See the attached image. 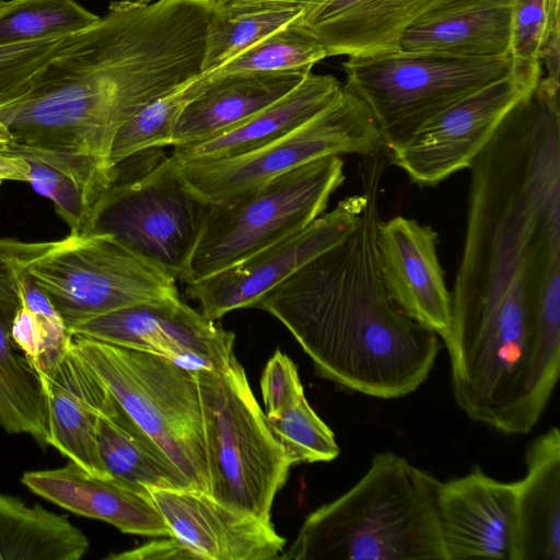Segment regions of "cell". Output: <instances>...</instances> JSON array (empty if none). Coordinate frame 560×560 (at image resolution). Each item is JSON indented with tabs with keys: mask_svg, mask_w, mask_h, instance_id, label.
Instances as JSON below:
<instances>
[{
	"mask_svg": "<svg viewBox=\"0 0 560 560\" xmlns=\"http://www.w3.org/2000/svg\"><path fill=\"white\" fill-rule=\"evenodd\" d=\"M559 93L537 86L472 161L444 340L457 406L492 423L547 401L560 372Z\"/></svg>",
	"mask_w": 560,
	"mask_h": 560,
	"instance_id": "6da1fadb",
	"label": "cell"
},
{
	"mask_svg": "<svg viewBox=\"0 0 560 560\" xmlns=\"http://www.w3.org/2000/svg\"><path fill=\"white\" fill-rule=\"evenodd\" d=\"M217 1L118 0L68 35L28 90L0 106L13 148L70 178L90 210L114 184L110 149L145 105L201 73Z\"/></svg>",
	"mask_w": 560,
	"mask_h": 560,
	"instance_id": "7a4b0ae2",
	"label": "cell"
},
{
	"mask_svg": "<svg viewBox=\"0 0 560 560\" xmlns=\"http://www.w3.org/2000/svg\"><path fill=\"white\" fill-rule=\"evenodd\" d=\"M387 165L386 151L361 156L366 202L357 228L253 306L287 327L318 376L382 399L419 388L441 349L439 336L407 316L382 279L378 192Z\"/></svg>",
	"mask_w": 560,
	"mask_h": 560,
	"instance_id": "3957f363",
	"label": "cell"
},
{
	"mask_svg": "<svg viewBox=\"0 0 560 560\" xmlns=\"http://www.w3.org/2000/svg\"><path fill=\"white\" fill-rule=\"evenodd\" d=\"M440 483L392 451L377 453L352 488L306 517L279 559L447 560Z\"/></svg>",
	"mask_w": 560,
	"mask_h": 560,
	"instance_id": "277c9868",
	"label": "cell"
},
{
	"mask_svg": "<svg viewBox=\"0 0 560 560\" xmlns=\"http://www.w3.org/2000/svg\"><path fill=\"white\" fill-rule=\"evenodd\" d=\"M72 346L109 393L186 477L209 493L197 371L130 348L71 335Z\"/></svg>",
	"mask_w": 560,
	"mask_h": 560,
	"instance_id": "5b68a950",
	"label": "cell"
},
{
	"mask_svg": "<svg viewBox=\"0 0 560 560\" xmlns=\"http://www.w3.org/2000/svg\"><path fill=\"white\" fill-rule=\"evenodd\" d=\"M209 494L219 502L270 521L290 464L273 436L235 357L220 372L197 371Z\"/></svg>",
	"mask_w": 560,
	"mask_h": 560,
	"instance_id": "8992f818",
	"label": "cell"
},
{
	"mask_svg": "<svg viewBox=\"0 0 560 560\" xmlns=\"http://www.w3.org/2000/svg\"><path fill=\"white\" fill-rule=\"evenodd\" d=\"M345 179L343 160L330 155L212 202L191 257L188 283L300 232L324 213Z\"/></svg>",
	"mask_w": 560,
	"mask_h": 560,
	"instance_id": "52a82bcc",
	"label": "cell"
},
{
	"mask_svg": "<svg viewBox=\"0 0 560 560\" xmlns=\"http://www.w3.org/2000/svg\"><path fill=\"white\" fill-rule=\"evenodd\" d=\"M341 66L345 84L369 105L388 150L463 97L509 73L512 59L399 49L347 57Z\"/></svg>",
	"mask_w": 560,
	"mask_h": 560,
	"instance_id": "ba28073f",
	"label": "cell"
},
{
	"mask_svg": "<svg viewBox=\"0 0 560 560\" xmlns=\"http://www.w3.org/2000/svg\"><path fill=\"white\" fill-rule=\"evenodd\" d=\"M211 205L185 179L171 155L135 178L116 179L92 209L83 233L112 235L188 283Z\"/></svg>",
	"mask_w": 560,
	"mask_h": 560,
	"instance_id": "9c48e42d",
	"label": "cell"
},
{
	"mask_svg": "<svg viewBox=\"0 0 560 560\" xmlns=\"http://www.w3.org/2000/svg\"><path fill=\"white\" fill-rule=\"evenodd\" d=\"M28 275L47 294L69 332L131 305L179 298L176 279L102 233L69 234Z\"/></svg>",
	"mask_w": 560,
	"mask_h": 560,
	"instance_id": "30bf717a",
	"label": "cell"
},
{
	"mask_svg": "<svg viewBox=\"0 0 560 560\" xmlns=\"http://www.w3.org/2000/svg\"><path fill=\"white\" fill-rule=\"evenodd\" d=\"M385 151L387 147L371 108L343 84L327 107L259 150L218 161L174 159L185 179L215 202L325 156H368Z\"/></svg>",
	"mask_w": 560,
	"mask_h": 560,
	"instance_id": "8fae6325",
	"label": "cell"
},
{
	"mask_svg": "<svg viewBox=\"0 0 560 560\" xmlns=\"http://www.w3.org/2000/svg\"><path fill=\"white\" fill-rule=\"evenodd\" d=\"M542 67L512 68L421 125L387 150L388 164L419 186H435L469 168L506 115L542 77Z\"/></svg>",
	"mask_w": 560,
	"mask_h": 560,
	"instance_id": "7c38bea8",
	"label": "cell"
},
{
	"mask_svg": "<svg viewBox=\"0 0 560 560\" xmlns=\"http://www.w3.org/2000/svg\"><path fill=\"white\" fill-rule=\"evenodd\" d=\"M365 202L363 191L346 197L300 232L187 283L188 295L199 302L201 313L211 320L237 308L253 307L265 293L351 234Z\"/></svg>",
	"mask_w": 560,
	"mask_h": 560,
	"instance_id": "4fadbf2b",
	"label": "cell"
},
{
	"mask_svg": "<svg viewBox=\"0 0 560 560\" xmlns=\"http://www.w3.org/2000/svg\"><path fill=\"white\" fill-rule=\"evenodd\" d=\"M69 334L153 353L192 371L220 372L234 358V332L180 298L110 312L74 326Z\"/></svg>",
	"mask_w": 560,
	"mask_h": 560,
	"instance_id": "5bb4252c",
	"label": "cell"
},
{
	"mask_svg": "<svg viewBox=\"0 0 560 560\" xmlns=\"http://www.w3.org/2000/svg\"><path fill=\"white\" fill-rule=\"evenodd\" d=\"M171 534L203 560H276L285 539L271 521L230 508L194 489L148 488Z\"/></svg>",
	"mask_w": 560,
	"mask_h": 560,
	"instance_id": "9a60e30c",
	"label": "cell"
},
{
	"mask_svg": "<svg viewBox=\"0 0 560 560\" xmlns=\"http://www.w3.org/2000/svg\"><path fill=\"white\" fill-rule=\"evenodd\" d=\"M439 234L431 225L402 215L377 230V260L385 288L411 319L443 341L452 326V299L438 256Z\"/></svg>",
	"mask_w": 560,
	"mask_h": 560,
	"instance_id": "2e32d148",
	"label": "cell"
},
{
	"mask_svg": "<svg viewBox=\"0 0 560 560\" xmlns=\"http://www.w3.org/2000/svg\"><path fill=\"white\" fill-rule=\"evenodd\" d=\"M438 514L447 560H513L516 485L475 468L440 483Z\"/></svg>",
	"mask_w": 560,
	"mask_h": 560,
	"instance_id": "e0dca14e",
	"label": "cell"
},
{
	"mask_svg": "<svg viewBox=\"0 0 560 560\" xmlns=\"http://www.w3.org/2000/svg\"><path fill=\"white\" fill-rule=\"evenodd\" d=\"M58 243L0 236V425L39 443L47 435L44 397L35 374L16 352L11 327L24 302L30 267Z\"/></svg>",
	"mask_w": 560,
	"mask_h": 560,
	"instance_id": "ac0fdd59",
	"label": "cell"
},
{
	"mask_svg": "<svg viewBox=\"0 0 560 560\" xmlns=\"http://www.w3.org/2000/svg\"><path fill=\"white\" fill-rule=\"evenodd\" d=\"M35 376L45 402L47 445L90 475L109 479L97 453L96 425L115 398L78 354L71 338L57 363Z\"/></svg>",
	"mask_w": 560,
	"mask_h": 560,
	"instance_id": "d6986e66",
	"label": "cell"
},
{
	"mask_svg": "<svg viewBox=\"0 0 560 560\" xmlns=\"http://www.w3.org/2000/svg\"><path fill=\"white\" fill-rule=\"evenodd\" d=\"M21 482L33 493L65 510L104 521L125 534L172 536L149 495L112 479L92 476L72 460L59 468L26 471Z\"/></svg>",
	"mask_w": 560,
	"mask_h": 560,
	"instance_id": "ffe728a7",
	"label": "cell"
},
{
	"mask_svg": "<svg viewBox=\"0 0 560 560\" xmlns=\"http://www.w3.org/2000/svg\"><path fill=\"white\" fill-rule=\"evenodd\" d=\"M452 0H327L304 22L327 56H368L400 49L405 32Z\"/></svg>",
	"mask_w": 560,
	"mask_h": 560,
	"instance_id": "44dd1931",
	"label": "cell"
},
{
	"mask_svg": "<svg viewBox=\"0 0 560 560\" xmlns=\"http://www.w3.org/2000/svg\"><path fill=\"white\" fill-rule=\"evenodd\" d=\"M310 71L207 73L203 89L177 118L172 147L197 143L240 125L288 94Z\"/></svg>",
	"mask_w": 560,
	"mask_h": 560,
	"instance_id": "7402d4cb",
	"label": "cell"
},
{
	"mask_svg": "<svg viewBox=\"0 0 560 560\" xmlns=\"http://www.w3.org/2000/svg\"><path fill=\"white\" fill-rule=\"evenodd\" d=\"M341 88L334 75L310 71L288 94L250 118L210 139L174 147L172 155L183 162L218 161L254 152L310 120L339 95Z\"/></svg>",
	"mask_w": 560,
	"mask_h": 560,
	"instance_id": "603a6c76",
	"label": "cell"
},
{
	"mask_svg": "<svg viewBox=\"0 0 560 560\" xmlns=\"http://www.w3.org/2000/svg\"><path fill=\"white\" fill-rule=\"evenodd\" d=\"M526 475L516 485L513 560H560V433L538 435L525 454Z\"/></svg>",
	"mask_w": 560,
	"mask_h": 560,
	"instance_id": "cb8c5ba5",
	"label": "cell"
},
{
	"mask_svg": "<svg viewBox=\"0 0 560 560\" xmlns=\"http://www.w3.org/2000/svg\"><path fill=\"white\" fill-rule=\"evenodd\" d=\"M511 0H452L404 34L400 49L460 57L510 55Z\"/></svg>",
	"mask_w": 560,
	"mask_h": 560,
	"instance_id": "d4e9b609",
	"label": "cell"
},
{
	"mask_svg": "<svg viewBox=\"0 0 560 560\" xmlns=\"http://www.w3.org/2000/svg\"><path fill=\"white\" fill-rule=\"evenodd\" d=\"M96 446L107 477L128 489L144 495H149L148 488L191 489L186 477L116 399L98 417Z\"/></svg>",
	"mask_w": 560,
	"mask_h": 560,
	"instance_id": "484cf974",
	"label": "cell"
},
{
	"mask_svg": "<svg viewBox=\"0 0 560 560\" xmlns=\"http://www.w3.org/2000/svg\"><path fill=\"white\" fill-rule=\"evenodd\" d=\"M89 545L65 516L0 492V560H79Z\"/></svg>",
	"mask_w": 560,
	"mask_h": 560,
	"instance_id": "4316f807",
	"label": "cell"
},
{
	"mask_svg": "<svg viewBox=\"0 0 560 560\" xmlns=\"http://www.w3.org/2000/svg\"><path fill=\"white\" fill-rule=\"evenodd\" d=\"M305 14L270 0H218L209 18L201 73H210L267 35Z\"/></svg>",
	"mask_w": 560,
	"mask_h": 560,
	"instance_id": "83f0119b",
	"label": "cell"
},
{
	"mask_svg": "<svg viewBox=\"0 0 560 560\" xmlns=\"http://www.w3.org/2000/svg\"><path fill=\"white\" fill-rule=\"evenodd\" d=\"M207 78V73H200L136 113L115 136L110 149V163L116 166L141 152L172 147L177 118L184 107L201 92Z\"/></svg>",
	"mask_w": 560,
	"mask_h": 560,
	"instance_id": "f1b7e54d",
	"label": "cell"
},
{
	"mask_svg": "<svg viewBox=\"0 0 560 560\" xmlns=\"http://www.w3.org/2000/svg\"><path fill=\"white\" fill-rule=\"evenodd\" d=\"M303 16L304 14L276 30L210 73L312 69L316 62L328 56Z\"/></svg>",
	"mask_w": 560,
	"mask_h": 560,
	"instance_id": "f546056e",
	"label": "cell"
},
{
	"mask_svg": "<svg viewBox=\"0 0 560 560\" xmlns=\"http://www.w3.org/2000/svg\"><path fill=\"white\" fill-rule=\"evenodd\" d=\"M98 19L77 0H10L0 14V46L68 36Z\"/></svg>",
	"mask_w": 560,
	"mask_h": 560,
	"instance_id": "4dcf8cb0",
	"label": "cell"
},
{
	"mask_svg": "<svg viewBox=\"0 0 560 560\" xmlns=\"http://www.w3.org/2000/svg\"><path fill=\"white\" fill-rule=\"evenodd\" d=\"M267 423L290 465L330 462L339 455L334 432L312 409L305 396L281 416L267 418Z\"/></svg>",
	"mask_w": 560,
	"mask_h": 560,
	"instance_id": "1f68e13d",
	"label": "cell"
},
{
	"mask_svg": "<svg viewBox=\"0 0 560 560\" xmlns=\"http://www.w3.org/2000/svg\"><path fill=\"white\" fill-rule=\"evenodd\" d=\"M67 36L0 46V106L22 96L33 77L62 46Z\"/></svg>",
	"mask_w": 560,
	"mask_h": 560,
	"instance_id": "d6a6232c",
	"label": "cell"
},
{
	"mask_svg": "<svg viewBox=\"0 0 560 560\" xmlns=\"http://www.w3.org/2000/svg\"><path fill=\"white\" fill-rule=\"evenodd\" d=\"M31 165L28 184L39 195L52 201L56 212L70 229V234L83 233L91 214L75 184L59 171L37 161Z\"/></svg>",
	"mask_w": 560,
	"mask_h": 560,
	"instance_id": "836d02e7",
	"label": "cell"
},
{
	"mask_svg": "<svg viewBox=\"0 0 560 560\" xmlns=\"http://www.w3.org/2000/svg\"><path fill=\"white\" fill-rule=\"evenodd\" d=\"M546 24L545 0H511L510 56L514 67H541Z\"/></svg>",
	"mask_w": 560,
	"mask_h": 560,
	"instance_id": "e575fe53",
	"label": "cell"
},
{
	"mask_svg": "<svg viewBox=\"0 0 560 560\" xmlns=\"http://www.w3.org/2000/svg\"><path fill=\"white\" fill-rule=\"evenodd\" d=\"M261 396L267 418L279 417L304 397L298 369L280 350L268 360L260 378Z\"/></svg>",
	"mask_w": 560,
	"mask_h": 560,
	"instance_id": "d590c367",
	"label": "cell"
},
{
	"mask_svg": "<svg viewBox=\"0 0 560 560\" xmlns=\"http://www.w3.org/2000/svg\"><path fill=\"white\" fill-rule=\"evenodd\" d=\"M11 338L33 372L45 351V331L38 317L24 304L13 319Z\"/></svg>",
	"mask_w": 560,
	"mask_h": 560,
	"instance_id": "8d00e7d4",
	"label": "cell"
},
{
	"mask_svg": "<svg viewBox=\"0 0 560 560\" xmlns=\"http://www.w3.org/2000/svg\"><path fill=\"white\" fill-rule=\"evenodd\" d=\"M110 560H183L194 559L191 553L173 536L160 537L138 548L114 553Z\"/></svg>",
	"mask_w": 560,
	"mask_h": 560,
	"instance_id": "74e56055",
	"label": "cell"
},
{
	"mask_svg": "<svg viewBox=\"0 0 560 560\" xmlns=\"http://www.w3.org/2000/svg\"><path fill=\"white\" fill-rule=\"evenodd\" d=\"M30 162L19 154L13 144L0 140V185L5 180L28 182Z\"/></svg>",
	"mask_w": 560,
	"mask_h": 560,
	"instance_id": "f35d334b",
	"label": "cell"
},
{
	"mask_svg": "<svg viewBox=\"0 0 560 560\" xmlns=\"http://www.w3.org/2000/svg\"><path fill=\"white\" fill-rule=\"evenodd\" d=\"M539 60L545 68L544 77L559 82L560 70V27L553 30L545 39L540 50Z\"/></svg>",
	"mask_w": 560,
	"mask_h": 560,
	"instance_id": "ab89813d",
	"label": "cell"
},
{
	"mask_svg": "<svg viewBox=\"0 0 560 560\" xmlns=\"http://www.w3.org/2000/svg\"><path fill=\"white\" fill-rule=\"evenodd\" d=\"M546 11V37L556 28L560 27V0H545Z\"/></svg>",
	"mask_w": 560,
	"mask_h": 560,
	"instance_id": "60d3db41",
	"label": "cell"
},
{
	"mask_svg": "<svg viewBox=\"0 0 560 560\" xmlns=\"http://www.w3.org/2000/svg\"><path fill=\"white\" fill-rule=\"evenodd\" d=\"M281 3H287L290 5H294L301 8L305 11V14L317 9L322 4H324L327 0H270Z\"/></svg>",
	"mask_w": 560,
	"mask_h": 560,
	"instance_id": "b9f144b4",
	"label": "cell"
},
{
	"mask_svg": "<svg viewBox=\"0 0 560 560\" xmlns=\"http://www.w3.org/2000/svg\"><path fill=\"white\" fill-rule=\"evenodd\" d=\"M9 3H10V0L9 1L0 0V14L8 8Z\"/></svg>",
	"mask_w": 560,
	"mask_h": 560,
	"instance_id": "7bdbcfd3",
	"label": "cell"
},
{
	"mask_svg": "<svg viewBox=\"0 0 560 560\" xmlns=\"http://www.w3.org/2000/svg\"><path fill=\"white\" fill-rule=\"evenodd\" d=\"M189 1H205V0H189ZM214 1H218V0H214Z\"/></svg>",
	"mask_w": 560,
	"mask_h": 560,
	"instance_id": "ee69618b",
	"label": "cell"
}]
</instances>
